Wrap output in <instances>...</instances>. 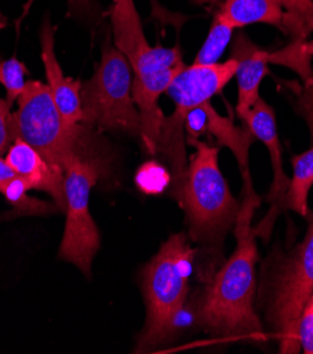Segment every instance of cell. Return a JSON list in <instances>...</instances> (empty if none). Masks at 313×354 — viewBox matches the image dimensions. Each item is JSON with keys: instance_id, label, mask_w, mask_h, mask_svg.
<instances>
[{"instance_id": "1", "label": "cell", "mask_w": 313, "mask_h": 354, "mask_svg": "<svg viewBox=\"0 0 313 354\" xmlns=\"http://www.w3.org/2000/svg\"><path fill=\"white\" fill-rule=\"evenodd\" d=\"M258 206L260 198H245L240 205L234 225L236 250L202 294L200 326L219 337L265 340L260 317L254 310L258 254L252 221Z\"/></svg>"}, {"instance_id": "2", "label": "cell", "mask_w": 313, "mask_h": 354, "mask_svg": "<svg viewBox=\"0 0 313 354\" xmlns=\"http://www.w3.org/2000/svg\"><path fill=\"white\" fill-rule=\"evenodd\" d=\"M113 41L127 58L133 78V99L142 118V141L150 154H157V143L164 124L158 100L185 66L180 47L150 46L134 0H119L111 10Z\"/></svg>"}, {"instance_id": "3", "label": "cell", "mask_w": 313, "mask_h": 354, "mask_svg": "<svg viewBox=\"0 0 313 354\" xmlns=\"http://www.w3.org/2000/svg\"><path fill=\"white\" fill-rule=\"evenodd\" d=\"M236 69L237 62L233 58L212 65L192 64L191 66H184L165 91L176 103V111L164 119L157 154L169 165L171 195L178 202L188 172L185 118L192 109L219 95L236 75Z\"/></svg>"}, {"instance_id": "4", "label": "cell", "mask_w": 313, "mask_h": 354, "mask_svg": "<svg viewBox=\"0 0 313 354\" xmlns=\"http://www.w3.org/2000/svg\"><path fill=\"white\" fill-rule=\"evenodd\" d=\"M191 146L196 151L188 162L180 203L187 214L191 240L218 245L236 225L240 203L219 168V149L200 140L192 141Z\"/></svg>"}, {"instance_id": "5", "label": "cell", "mask_w": 313, "mask_h": 354, "mask_svg": "<svg viewBox=\"0 0 313 354\" xmlns=\"http://www.w3.org/2000/svg\"><path fill=\"white\" fill-rule=\"evenodd\" d=\"M195 250L184 233L172 234L143 272V288L147 304L144 330L135 351L142 353L162 344L164 330L189 295Z\"/></svg>"}, {"instance_id": "6", "label": "cell", "mask_w": 313, "mask_h": 354, "mask_svg": "<svg viewBox=\"0 0 313 354\" xmlns=\"http://www.w3.org/2000/svg\"><path fill=\"white\" fill-rule=\"evenodd\" d=\"M16 103V138L36 149L58 175L65 176V169L73 160L92 156L84 143V127L69 124L62 118L47 84L28 81Z\"/></svg>"}, {"instance_id": "7", "label": "cell", "mask_w": 313, "mask_h": 354, "mask_svg": "<svg viewBox=\"0 0 313 354\" xmlns=\"http://www.w3.org/2000/svg\"><path fill=\"white\" fill-rule=\"evenodd\" d=\"M82 123L97 131L142 137V118L133 99V71L116 46L104 44L93 77L82 84Z\"/></svg>"}, {"instance_id": "8", "label": "cell", "mask_w": 313, "mask_h": 354, "mask_svg": "<svg viewBox=\"0 0 313 354\" xmlns=\"http://www.w3.org/2000/svg\"><path fill=\"white\" fill-rule=\"evenodd\" d=\"M313 295V223L303 241L283 257L265 284V312L280 351H301L299 322L302 312Z\"/></svg>"}, {"instance_id": "9", "label": "cell", "mask_w": 313, "mask_h": 354, "mask_svg": "<svg viewBox=\"0 0 313 354\" xmlns=\"http://www.w3.org/2000/svg\"><path fill=\"white\" fill-rule=\"evenodd\" d=\"M106 171L100 156L78 157L68 164L64 178L66 223L59 257L91 277L92 261L100 247V234L89 212L92 188Z\"/></svg>"}, {"instance_id": "10", "label": "cell", "mask_w": 313, "mask_h": 354, "mask_svg": "<svg viewBox=\"0 0 313 354\" xmlns=\"http://www.w3.org/2000/svg\"><path fill=\"white\" fill-rule=\"evenodd\" d=\"M240 119L245 122V124L249 127L253 136L258 138L267 147L271 157V164L274 171V181L268 194V202L271 203V210L268 212V216L261 225L264 226L261 229L269 230L274 219L276 218L278 210L281 209L280 205H283L284 196L290 185V180L283 167V150H281L280 138H278L275 112L271 106L260 96L258 100L252 106V109Z\"/></svg>"}, {"instance_id": "11", "label": "cell", "mask_w": 313, "mask_h": 354, "mask_svg": "<svg viewBox=\"0 0 313 354\" xmlns=\"http://www.w3.org/2000/svg\"><path fill=\"white\" fill-rule=\"evenodd\" d=\"M55 30L50 20H46L41 28V58L51 96L62 118L73 126H79L84 120L81 89L82 84L64 75L55 54Z\"/></svg>"}, {"instance_id": "12", "label": "cell", "mask_w": 313, "mask_h": 354, "mask_svg": "<svg viewBox=\"0 0 313 354\" xmlns=\"http://www.w3.org/2000/svg\"><path fill=\"white\" fill-rule=\"evenodd\" d=\"M269 53L254 44L245 32H238L233 41L230 58L237 62V116H245L260 97V86L268 74Z\"/></svg>"}, {"instance_id": "13", "label": "cell", "mask_w": 313, "mask_h": 354, "mask_svg": "<svg viewBox=\"0 0 313 354\" xmlns=\"http://www.w3.org/2000/svg\"><path fill=\"white\" fill-rule=\"evenodd\" d=\"M5 161L27 181L30 189L47 192L54 199L55 206L65 212V176L58 175L36 149L27 145L24 140L16 138L5 154Z\"/></svg>"}, {"instance_id": "14", "label": "cell", "mask_w": 313, "mask_h": 354, "mask_svg": "<svg viewBox=\"0 0 313 354\" xmlns=\"http://www.w3.org/2000/svg\"><path fill=\"white\" fill-rule=\"evenodd\" d=\"M205 111L207 113V131L211 133L220 146L227 147L233 156L237 160L243 184V192H245V198H258L254 192L253 183H252V175H250V164H249V153L250 146L254 141L253 133L249 130V127L245 126H236L233 122V118H225L218 113V111L207 102L203 104Z\"/></svg>"}, {"instance_id": "15", "label": "cell", "mask_w": 313, "mask_h": 354, "mask_svg": "<svg viewBox=\"0 0 313 354\" xmlns=\"http://www.w3.org/2000/svg\"><path fill=\"white\" fill-rule=\"evenodd\" d=\"M216 12L234 28L263 23L287 34L288 17L276 0H223Z\"/></svg>"}, {"instance_id": "16", "label": "cell", "mask_w": 313, "mask_h": 354, "mask_svg": "<svg viewBox=\"0 0 313 354\" xmlns=\"http://www.w3.org/2000/svg\"><path fill=\"white\" fill-rule=\"evenodd\" d=\"M292 167L294 175L290 180L283 205L306 218L309 214L307 195L313 185V146L307 151L294 156Z\"/></svg>"}, {"instance_id": "17", "label": "cell", "mask_w": 313, "mask_h": 354, "mask_svg": "<svg viewBox=\"0 0 313 354\" xmlns=\"http://www.w3.org/2000/svg\"><path fill=\"white\" fill-rule=\"evenodd\" d=\"M236 28L229 24L218 12H215L211 30H209L207 37L202 44L199 53L195 57L193 64L199 65H212L218 64L226 51L227 46L231 41L233 31Z\"/></svg>"}, {"instance_id": "18", "label": "cell", "mask_w": 313, "mask_h": 354, "mask_svg": "<svg viewBox=\"0 0 313 354\" xmlns=\"http://www.w3.org/2000/svg\"><path fill=\"white\" fill-rule=\"evenodd\" d=\"M288 17L287 34L292 41H306L313 31V0H276Z\"/></svg>"}, {"instance_id": "19", "label": "cell", "mask_w": 313, "mask_h": 354, "mask_svg": "<svg viewBox=\"0 0 313 354\" xmlns=\"http://www.w3.org/2000/svg\"><path fill=\"white\" fill-rule=\"evenodd\" d=\"M305 43L306 41H291L285 48L269 53L268 62L294 69L303 78L306 86L313 88V69L310 65L312 57L305 51Z\"/></svg>"}, {"instance_id": "20", "label": "cell", "mask_w": 313, "mask_h": 354, "mask_svg": "<svg viewBox=\"0 0 313 354\" xmlns=\"http://www.w3.org/2000/svg\"><path fill=\"white\" fill-rule=\"evenodd\" d=\"M202 292H196L192 297L188 295L184 305L171 316V319L164 330L162 343L176 339L181 333L200 326V305H202Z\"/></svg>"}, {"instance_id": "21", "label": "cell", "mask_w": 313, "mask_h": 354, "mask_svg": "<svg viewBox=\"0 0 313 354\" xmlns=\"http://www.w3.org/2000/svg\"><path fill=\"white\" fill-rule=\"evenodd\" d=\"M134 180L143 194L160 195L171 187V172L158 161H149L138 168Z\"/></svg>"}, {"instance_id": "22", "label": "cell", "mask_w": 313, "mask_h": 354, "mask_svg": "<svg viewBox=\"0 0 313 354\" xmlns=\"http://www.w3.org/2000/svg\"><path fill=\"white\" fill-rule=\"evenodd\" d=\"M28 74L27 66L24 62L10 58L0 62V84L6 89V100L12 106L19 100L21 93L24 92L27 82L26 75Z\"/></svg>"}, {"instance_id": "23", "label": "cell", "mask_w": 313, "mask_h": 354, "mask_svg": "<svg viewBox=\"0 0 313 354\" xmlns=\"http://www.w3.org/2000/svg\"><path fill=\"white\" fill-rule=\"evenodd\" d=\"M10 108L12 106L9 102L0 96V156H5L16 140L13 129V113L10 112Z\"/></svg>"}, {"instance_id": "24", "label": "cell", "mask_w": 313, "mask_h": 354, "mask_svg": "<svg viewBox=\"0 0 313 354\" xmlns=\"http://www.w3.org/2000/svg\"><path fill=\"white\" fill-rule=\"evenodd\" d=\"M207 113L205 111V106H198V108L192 109L187 118H185V140L187 145H191L192 141L199 140L202 134L209 133L207 131Z\"/></svg>"}, {"instance_id": "25", "label": "cell", "mask_w": 313, "mask_h": 354, "mask_svg": "<svg viewBox=\"0 0 313 354\" xmlns=\"http://www.w3.org/2000/svg\"><path fill=\"white\" fill-rule=\"evenodd\" d=\"M299 344L305 354H313V295L309 298L301 316Z\"/></svg>"}, {"instance_id": "26", "label": "cell", "mask_w": 313, "mask_h": 354, "mask_svg": "<svg viewBox=\"0 0 313 354\" xmlns=\"http://www.w3.org/2000/svg\"><path fill=\"white\" fill-rule=\"evenodd\" d=\"M151 2V12H153V16L160 20L161 23H173L177 27H181L182 26V20H185L184 17L181 16H177V15H171L168 10H165L160 3L158 0H150Z\"/></svg>"}, {"instance_id": "27", "label": "cell", "mask_w": 313, "mask_h": 354, "mask_svg": "<svg viewBox=\"0 0 313 354\" xmlns=\"http://www.w3.org/2000/svg\"><path fill=\"white\" fill-rule=\"evenodd\" d=\"M17 174L8 165L5 157L0 156V191H2L10 181L17 178Z\"/></svg>"}, {"instance_id": "28", "label": "cell", "mask_w": 313, "mask_h": 354, "mask_svg": "<svg viewBox=\"0 0 313 354\" xmlns=\"http://www.w3.org/2000/svg\"><path fill=\"white\" fill-rule=\"evenodd\" d=\"M191 2L202 6V5H214L215 2H218V0H191Z\"/></svg>"}, {"instance_id": "29", "label": "cell", "mask_w": 313, "mask_h": 354, "mask_svg": "<svg viewBox=\"0 0 313 354\" xmlns=\"http://www.w3.org/2000/svg\"><path fill=\"white\" fill-rule=\"evenodd\" d=\"M305 51L310 55V57H313V43H305Z\"/></svg>"}, {"instance_id": "30", "label": "cell", "mask_w": 313, "mask_h": 354, "mask_svg": "<svg viewBox=\"0 0 313 354\" xmlns=\"http://www.w3.org/2000/svg\"><path fill=\"white\" fill-rule=\"evenodd\" d=\"M71 3H75V0H71ZM88 5V0H78L77 2V6L81 8V6H86Z\"/></svg>"}, {"instance_id": "31", "label": "cell", "mask_w": 313, "mask_h": 354, "mask_svg": "<svg viewBox=\"0 0 313 354\" xmlns=\"http://www.w3.org/2000/svg\"><path fill=\"white\" fill-rule=\"evenodd\" d=\"M5 26V19H3V16L0 15V28H2Z\"/></svg>"}, {"instance_id": "32", "label": "cell", "mask_w": 313, "mask_h": 354, "mask_svg": "<svg viewBox=\"0 0 313 354\" xmlns=\"http://www.w3.org/2000/svg\"><path fill=\"white\" fill-rule=\"evenodd\" d=\"M116 2H119V0H113V3H116Z\"/></svg>"}]
</instances>
